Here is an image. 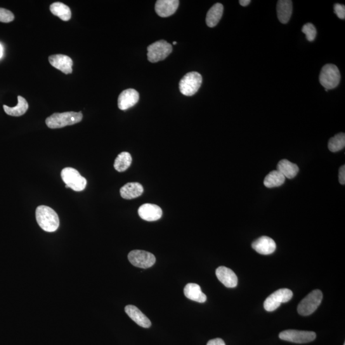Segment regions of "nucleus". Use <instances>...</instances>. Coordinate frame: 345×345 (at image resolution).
I'll return each mask as SVG.
<instances>
[{
    "instance_id": "33",
    "label": "nucleus",
    "mask_w": 345,
    "mask_h": 345,
    "mask_svg": "<svg viewBox=\"0 0 345 345\" xmlns=\"http://www.w3.org/2000/svg\"><path fill=\"white\" fill-rule=\"evenodd\" d=\"M250 3V0H240L239 4L243 7L247 6Z\"/></svg>"
},
{
    "instance_id": "7",
    "label": "nucleus",
    "mask_w": 345,
    "mask_h": 345,
    "mask_svg": "<svg viewBox=\"0 0 345 345\" xmlns=\"http://www.w3.org/2000/svg\"><path fill=\"white\" fill-rule=\"evenodd\" d=\"M148 60L152 63L164 60L171 54L172 48L171 44L165 41L154 42L148 47Z\"/></svg>"
},
{
    "instance_id": "10",
    "label": "nucleus",
    "mask_w": 345,
    "mask_h": 345,
    "mask_svg": "<svg viewBox=\"0 0 345 345\" xmlns=\"http://www.w3.org/2000/svg\"><path fill=\"white\" fill-rule=\"evenodd\" d=\"M316 333L311 331H301L297 330H287L281 332L280 338L284 341L295 343H307L316 339Z\"/></svg>"
},
{
    "instance_id": "30",
    "label": "nucleus",
    "mask_w": 345,
    "mask_h": 345,
    "mask_svg": "<svg viewBox=\"0 0 345 345\" xmlns=\"http://www.w3.org/2000/svg\"><path fill=\"white\" fill-rule=\"evenodd\" d=\"M334 13L341 20L345 18V6L344 5L336 4L334 6Z\"/></svg>"
},
{
    "instance_id": "3",
    "label": "nucleus",
    "mask_w": 345,
    "mask_h": 345,
    "mask_svg": "<svg viewBox=\"0 0 345 345\" xmlns=\"http://www.w3.org/2000/svg\"><path fill=\"white\" fill-rule=\"evenodd\" d=\"M61 177L65 184L66 188H70L74 191L80 192L86 188V179L81 176L77 170L72 167H65L62 169Z\"/></svg>"
},
{
    "instance_id": "29",
    "label": "nucleus",
    "mask_w": 345,
    "mask_h": 345,
    "mask_svg": "<svg viewBox=\"0 0 345 345\" xmlns=\"http://www.w3.org/2000/svg\"><path fill=\"white\" fill-rule=\"evenodd\" d=\"M14 20V16L10 11L0 8V22L10 23Z\"/></svg>"
},
{
    "instance_id": "27",
    "label": "nucleus",
    "mask_w": 345,
    "mask_h": 345,
    "mask_svg": "<svg viewBox=\"0 0 345 345\" xmlns=\"http://www.w3.org/2000/svg\"><path fill=\"white\" fill-rule=\"evenodd\" d=\"M345 146V134L339 133L330 138L328 143V148L332 152H337L342 150Z\"/></svg>"
},
{
    "instance_id": "8",
    "label": "nucleus",
    "mask_w": 345,
    "mask_h": 345,
    "mask_svg": "<svg viewBox=\"0 0 345 345\" xmlns=\"http://www.w3.org/2000/svg\"><path fill=\"white\" fill-rule=\"evenodd\" d=\"M292 297L293 292L291 290L287 288H281L267 298L264 302V308L267 311H274L278 309L281 304L290 301Z\"/></svg>"
},
{
    "instance_id": "16",
    "label": "nucleus",
    "mask_w": 345,
    "mask_h": 345,
    "mask_svg": "<svg viewBox=\"0 0 345 345\" xmlns=\"http://www.w3.org/2000/svg\"><path fill=\"white\" fill-rule=\"evenodd\" d=\"M216 276L219 281L227 288H235L238 284L237 276L232 270L221 266L216 269Z\"/></svg>"
},
{
    "instance_id": "35",
    "label": "nucleus",
    "mask_w": 345,
    "mask_h": 345,
    "mask_svg": "<svg viewBox=\"0 0 345 345\" xmlns=\"http://www.w3.org/2000/svg\"><path fill=\"white\" fill-rule=\"evenodd\" d=\"M174 45H176V44H177V42H174Z\"/></svg>"
},
{
    "instance_id": "36",
    "label": "nucleus",
    "mask_w": 345,
    "mask_h": 345,
    "mask_svg": "<svg viewBox=\"0 0 345 345\" xmlns=\"http://www.w3.org/2000/svg\"><path fill=\"white\" fill-rule=\"evenodd\" d=\"M343 345H345V343H344V344H343Z\"/></svg>"
},
{
    "instance_id": "31",
    "label": "nucleus",
    "mask_w": 345,
    "mask_h": 345,
    "mask_svg": "<svg viewBox=\"0 0 345 345\" xmlns=\"http://www.w3.org/2000/svg\"><path fill=\"white\" fill-rule=\"evenodd\" d=\"M339 181L341 185H344L345 184V166L342 165V166L340 167L339 172Z\"/></svg>"
},
{
    "instance_id": "11",
    "label": "nucleus",
    "mask_w": 345,
    "mask_h": 345,
    "mask_svg": "<svg viewBox=\"0 0 345 345\" xmlns=\"http://www.w3.org/2000/svg\"><path fill=\"white\" fill-rule=\"evenodd\" d=\"M139 99V93L136 90H125L120 94L118 99V106L120 110H127L135 106L138 103Z\"/></svg>"
},
{
    "instance_id": "1",
    "label": "nucleus",
    "mask_w": 345,
    "mask_h": 345,
    "mask_svg": "<svg viewBox=\"0 0 345 345\" xmlns=\"http://www.w3.org/2000/svg\"><path fill=\"white\" fill-rule=\"evenodd\" d=\"M38 224L47 232H54L60 226V220L53 209L45 205L38 207L35 212Z\"/></svg>"
},
{
    "instance_id": "17",
    "label": "nucleus",
    "mask_w": 345,
    "mask_h": 345,
    "mask_svg": "<svg viewBox=\"0 0 345 345\" xmlns=\"http://www.w3.org/2000/svg\"><path fill=\"white\" fill-rule=\"evenodd\" d=\"M125 311L127 315L140 327L149 328L152 325V323L147 316L144 315L142 311L139 310L136 306L133 305H128L125 306Z\"/></svg>"
},
{
    "instance_id": "9",
    "label": "nucleus",
    "mask_w": 345,
    "mask_h": 345,
    "mask_svg": "<svg viewBox=\"0 0 345 345\" xmlns=\"http://www.w3.org/2000/svg\"><path fill=\"white\" fill-rule=\"evenodd\" d=\"M128 259L132 266L141 269H148L155 263L154 255L143 250H134L129 252Z\"/></svg>"
},
{
    "instance_id": "26",
    "label": "nucleus",
    "mask_w": 345,
    "mask_h": 345,
    "mask_svg": "<svg viewBox=\"0 0 345 345\" xmlns=\"http://www.w3.org/2000/svg\"><path fill=\"white\" fill-rule=\"evenodd\" d=\"M132 160L131 155L129 152H122L116 158L114 163L115 169L117 171L124 172L131 166Z\"/></svg>"
},
{
    "instance_id": "4",
    "label": "nucleus",
    "mask_w": 345,
    "mask_h": 345,
    "mask_svg": "<svg viewBox=\"0 0 345 345\" xmlns=\"http://www.w3.org/2000/svg\"><path fill=\"white\" fill-rule=\"evenodd\" d=\"M322 299V292L320 290H313L300 302L297 308L298 313L302 316L311 315L320 306Z\"/></svg>"
},
{
    "instance_id": "25",
    "label": "nucleus",
    "mask_w": 345,
    "mask_h": 345,
    "mask_svg": "<svg viewBox=\"0 0 345 345\" xmlns=\"http://www.w3.org/2000/svg\"><path fill=\"white\" fill-rule=\"evenodd\" d=\"M286 178L278 170L271 171L264 179V186L268 188H277L285 183Z\"/></svg>"
},
{
    "instance_id": "32",
    "label": "nucleus",
    "mask_w": 345,
    "mask_h": 345,
    "mask_svg": "<svg viewBox=\"0 0 345 345\" xmlns=\"http://www.w3.org/2000/svg\"><path fill=\"white\" fill-rule=\"evenodd\" d=\"M207 345H226L225 342L221 338L210 340Z\"/></svg>"
},
{
    "instance_id": "5",
    "label": "nucleus",
    "mask_w": 345,
    "mask_h": 345,
    "mask_svg": "<svg viewBox=\"0 0 345 345\" xmlns=\"http://www.w3.org/2000/svg\"><path fill=\"white\" fill-rule=\"evenodd\" d=\"M202 83V77L197 72H189L184 75L179 82V89L186 96H192L200 89Z\"/></svg>"
},
{
    "instance_id": "22",
    "label": "nucleus",
    "mask_w": 345,
    "mask_h": 345,
    "mask_svg": "<svg viewBox=\"0 0 345 345\" xmlns=\"http://www.w3.org/2000/svg\"><path fill=\"white\" fill-rule=\"evenodd\" d=\"M277 170L280 171L285 178L288 179H294L297 176L299 171V167L297 164L289 161L287 159H283L279 162L277 166Z\"/></svg>"
},
{
    "instance_id": "6",
    "label": "nucleus",
    "mask_w": 345,
    "mask_h": 345,
    "mask_svg": "<svg viewBox=\"0 0 345 345\" xmlns=\"http://www.w3.org/2000/svg\"><path fill=\"white\" fill-rule=\"evenodd\" d=\"M341 80L338 68L335 65L327 64L322 67L320 74V82L325 89L336 88Z\"/></svg>"
},
{
    "instance_id": "23",
    "label": "nucleus",
    "mask_w": 345,
    "mask_h": 345,
    "mask_svg": "<svg viewBox=\"0 0 345 345\" xmlns=\"http://www.w3.org/2000/svg\"><path fill=\"white\" fill-rule=\"evenodd\" d=\"M18 104L15 107L11 108L6 105L4 106L5 112L7 115L13 116V117H21L27 112L29 108L27 100L20 96L18 97Z\"/></svg>"
},
{
    "instance_id": "20",
    "label": "nucleus",
    "mask_w": 345,
    "mask_h": 345,
    "mask_svg": "<svg viewBox=\"0 0 345 345\" xmlns=\"http://www.w3.org/2000/svg\"><path fill=\"white\" fill-rule=\"evenodd\" d=\"M279 20L283 24H287L292 14V2L290 0H280L277 4Z\"/></svg>"
},
{
    "instance_id": "34",
    "label": "nucleus",
    "mask_w": 345,
    "mask_h": 345,
    "mask_svg": "<svg viewBox=\"0 0 345 345\" xmlns=\"http://www.w3.org/2000/svg\"><path fill=\"white\" fill-rule=\"evenodd\" d=\"M4 54V48L3 46H2V45L0 44V58L3 56Z\"/></svg>"
},
{
    "instance_id": "12",
    "label": "nucleus",
    "mask_w": 345,
    "mask_h": 345,
    "mask_svg": "<svg viewBox=\"0 0 345 345\" xmlns=\"http://www.w3.org/2000/svg\"><path fill=\"white\" fill-rule=\"evenodd\" d=\"M138 214L143 220L155 221L161 218L162 211L157 205L146 203L139 208Z\"/></svg>"
},
{
    "instance_id": "2",
    "label": "nucleus",
    "mask_w": 345,
    "mask_h": 345,
    "mask_svg": "<svg viewBox=\"0 0 345 345\" xmlns=\"http://www.w3.org/2000/svg\"><path fill=\"white\" fill-rule=\"evenodd\" d=\"M82 119V114L80 112H65L54 113L47 118L46 124L49 128L60 129L62 127L79 123Z\"/></svg>"
},
{
    "instance_id": "13",
    "label": "nucleus",
    "mask_w": 345,
    "mask_h": 345,
    "mask_svg": "<svg viewBox=\"0 0 345 345\" xmlns=\"http://www.w3.org/2000/svg\"><path fill=\"white\" fill-rule=\"evenodd\" d=\"M49 61L52 66L65 74L72 72L73 61L69 56L64 54H54L49 56Z\"/></svg>"
},
{
    "instance_id": "18",
    "label": "nucleus",
    "mask_w": 345,
    "mask_h": 345,
    "mask_svg": "<svg viewBox=\"0 0 345 345\" xmlns=\"http://www.w3.org/2000/svg\"><path fill=\"white\" fill-rule=\"evenodd\" d=\"M120 195L125 200H132L140 197L143 193V188L138 183H129L120 189Z\"/></svg>"
},
{
    "instance_id": "21",
    "label": "nucleus",
    "mask_w": 345,
    "mask_h": 345,
    "mask_svg": "<svg viewBox=\"0 0 345 345\" xmlns=\"http://www.w3.org/2000/svg\"><path fill=\"white\" fill-rule=\"evenodd\" d=\"M224 7L221 4L217 3L210 8L208 11L206 17V23L208 27L213 28L218 24L223 16Z\"/></svg>"
},
{
    "instance_id": "14",
    "label": "nucleus",
    "mask_w": 345,
    "mask_h": 345,
    "mask_svg": "<svg viewBox=\"0 0 345 345\" xmlns=\"http://www.w3.org/2000/svg\"><path fill=\"white\" fill-rule=\"evenodd\" d=\"M179 6L178 0H158L155 4V12L160 17H169L176 13Z\"/></svg>"
},
{
    "instance_id": "24",
    "label": "nucleus",
    "mask_w": 345,
    "mask_h": 345,
    "mask_svg": "<svg viewBox=\"0 0 345 345\" xmlns=\"http://www.w3.org/2000/svg\"><path fill=\"white\" fill-rule=\"evenodd\" d=\"M50 11L53 15L57 16L61 20L67 21L71 18V11L69 7L61 2H55L51 4Z\"/></svg>"
},
{
    "instance_id": "19",
    "label": "nucleus",
    "mask_w": 345,
    "mask_h": 345,
    "mask_svg": "<svg viewBox=\"0 0 345 345\" xmlns=\"http://www.w3.org/2000/svg\"><path fill=\"white\" fill-rule=\"evenodd\" d=\"M184 295L191 301L203 303L207 301L206 295L203 294L199 285L196 283H189L184 288Z\"/></svg>"
},
{
    "instance_id": "28",
    "label": "nucleus",
    "mask_w": 345,
    "mask_h": 345,
    "mask_svg": "<svg viewBox=\"0 0 345 345\" xmlns=\"http://www.w3.org/2000/svg\"><path fill=\"white\" fill-rule=\"evenodd\" d=\"M302 32L306 35V39L309 42L313 41L316 36V30L313 24L307 23L302 28Z\"/></svg>"
},
{
    "instance_id": "15",
    "label": "nucleus",
    "mask_w": 345,
    "mask_h": 345,
    "mask_svg": "<svg viewBox=\"0 0 345 345\" xmlns=\"http://www.w3.org/2000/svg\"><path fill=\"white\" fill-rule=\"evenodd\" d=\"M252 247L259 254L268 255L275 251L276 244L273 238L263 236L252 242Z\"/></svg>"
}]
</instances>
